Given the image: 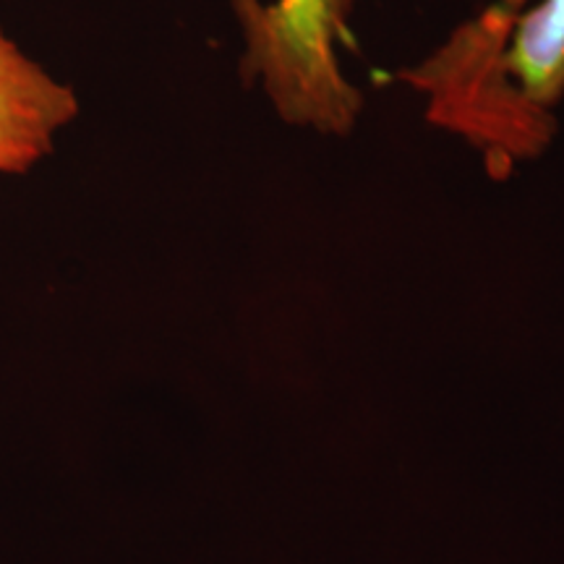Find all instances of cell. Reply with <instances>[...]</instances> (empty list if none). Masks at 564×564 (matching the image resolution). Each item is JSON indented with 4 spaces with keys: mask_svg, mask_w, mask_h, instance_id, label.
Masks as SVG:
<instances>
[{
    "mask_svg": "<svg viewBox=\"0 0 564 564\" xmlns=\"http://www.w3.org/2000/svg\"><path fill=\"white\" fill-rule=\"evenodd\" d=\"M350 0H243L241 17L251 53L291 79H319L337 68V34Z\"/></svg>",
    "mask_w": 564,
    "mask_h": 564,
    "instance_id": "3957f363",
    "label": "cell"
},
{
    "mask_svg": "<svg viewBox=\"0 0 564 564\" xmlns=\"http://www.w3.org/2000/svg\"><path fill=\"white\" fill-rule=\"evenodd\" d=\"M520 6L497 0L400 70L426 97L429 123L468 141L497 178L552 144L564 97V21L546 0Z\"/></svg>",
    "mask_w": 564,
    "mask_h": 564,
    "instance_id": "6da1fadb",
    "label": "cell"
},
{
    "mask_svg": "<svg viewBox=\"0 0 564 564\" xmlns=\"http://www.w3.org/2000/svg\"><path fill=\"white\" fill-rule=\"evenodd\" d=\"M79 110L76 91L0 30V175L37 167Z\"/></svg>",
    "mask_w": 564,
    "mask_h": 564,
    "instance_id": "7a4b0ae2",
    "label": "cell"
}]
</instances>
